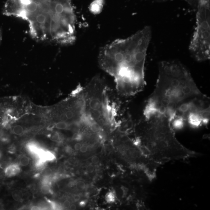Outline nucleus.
Returning <instances> with one entry per match:
<instances>
[{
    "mask_svg": "<svg viewBox=\"0 0 210 210\" xmlns=\"http://www.w3.org/2000/svg\"><path fill=\"white\" fill-rule=\"evenodd\" d=\"M151 36V28L146 26L130 37L115 40L100 50L99 66L113 77L120 95L134 96L144 88L145 65Z\"/></svg>",
    "mask_w": 210,
    "mask_h": 210,
    "instance_id": "f257e3e1",
    "label": "nucleus"
},
{
    "mask_svg": "<svg viewBox=\"0 0 210 210\" xmlns=\"http://www.w3.org/2000/svg\"><path fill=\"white\" fill-rule=\"evenodd\" d=\"M14 17L28 23L33 38L67 45L76 39V16L70 0H11Z\"/></svg>",
    "mask_w": 210,
    "mask_h": 210,
    "instance_id": "f03ea898",
    "label": "nucleus"
},
{
    "mask_svg": "<svg viewBox=\"0 0 210 210\" xmlns=\"http://www.w3.org/2000/svg\"><path fill=\"white\" fill-rule=\"evenodd\" d=\"M202 94L189 70L181 63L162 61L159 63L155 88L147 101L144 116L164 115L171 122L181 104Z\"/></svg>",
    "mask_w": 210,
    "mask_h": 210,
    "instance_id": "7ed1b4c3",
    "label": "nucleus"
},
{
    "mask_svg": "<svg viewBox=\"0 0 210 210\" xmlns=\"http://www.w3.org/2000/svg\"><path fill=\"white\" fill-rule=\"evenodd\" d=\"M138 131L135 139L141 150L158 165L199 155L187 149L178 141L171 120L164 115L144 116L139 124Z\"/></svg>",
    "mask_w": 210,
    "mask_h": 210,
    "instance_id": "20e7f679",
    "label": "nucleus"
},
{
    "mask_svg": "<svg viewBox=\"0 0 210 210\" xmlns=\"http://www.w3.org/2000/svg\"><path fill=\"white\" fill-rule=\"evenodd\" d=\"M107 87L99 76L94 77L83 88L85 115L102 129L113 131L117 127L116 110L110 104Z\"/></svg>",
    "mask_w": 210,
    "mask_h": 210,
    "instance_id": "39448f33",
    "label": "nucleus"
},
{
    "mask_svg": "<svg viewBox=\"0 0 210 210\" xmlns=\"http://www.w3.org/2000/svg\"><path fill=\"white\" fill-rule=\"evenodd\" d=\"M196 26L189 46L191 54L197 61L208 60L210 57V10L209 0H200Z\"/></svg>",
    "mask_w": 210,
    "mask_h": 210,
    "instance_id": "423d86ee",
    "label": "nucleus"
},
{
    "mask_svg": "<svg viewBox=\"0 0 210 210\" xmlns=\"http://www.w3.org/2000/svg\"><path fill=\"white\" fill-rule=\"evenodd\" d=\"M180 117L186 124L198 127L207 124L210 119V101L202 94L184 102L178 107L174 117Z\"/></svg>",
    "mask_w": 210,
    "mask_h": 210,
    "instance_id": "0eeeda50",
    "label": "nucleus"
},
{
    "mask_svg": "<svg viewBox=\"0 0 210 210\" xmlns=\"http://www.w3.org/2000/svg\"><path fill=\"white\" fill-rule=\"evenodd\" d=\"M20 171V167L17 165H10L5 169V173L7 176L11 177L14 176L19 173Z\"/></svg>",
    "mask_w": 210,
    "mask_h": 210,
    "instance_id": "6e6552de",
    "label": "nucleus"
},
{
    "mask_svg": "<svg viewBox=\"0 0 210 210\" xmlns=\"http://www.w3.org/2000/svg\"><path fill=\"white\" fill-rule=\"evenodd\" d=\"M105 199L108 203L114 202L116 200V195L114 191H111L106 195Z\"/></svg>",
    "mask_w": 210,
    "mask_h": 210,
    "instance_id": "1a4fd4ad",
    "label": "nucleus"
},
{
    "mask_svg": "<svg viewBox=\"0 0 210 210\" xmlns=\"http://www.w3.org/2000/svg\"><path fill=\"white\" fill-rule=\"evenodd\" d=\"M41 156L44 159L47 160H53L55 158L54 155L50 152H43Z\"/></svg>",
    "mask_w": 210,
    "mask_h": 210,
    "instance_id": "9d476101",
    "label": "nucleus"
},
{
    "mask_svg": "<svg viewBox=\"0 0 210 210\" xmlns=\"http://www.w3.org/2000/svg\"><path fill=\"white\" fill-rule=\"evenodd\" d=\"M68 124L67 122H59L55 124V127L59 129H66L68 127Z\"/></svg>",
    "mask_w": 210,
    "mask_h": 210,
    "instance_id": "9b49d317",
    "label": "nucleus"
},
{
    "mask_svg": "<svg viewBox=\"0 0 210 210\" xmlns=\"http://www.w3.org/2000/svg\"><path fill=\"white\" fill-rule=\"evenodd\" d=\"M23 128L20 125H16L12 129V132L16 135H19L23 133Z\"/></svg>",
    "mask_w": 210,
    "mask_h": 210,
    "instance_id": "f8f14e48",
    "label": "nucleus"
},
{
    "mask_svg": "<svg viewBox=\"0 0 210 210\" xmlns=\"http://www.w3.org/2000/svg\"><path fill=\"white\" fill-rule=\"evenodd\" d=\"M76 187L77 190L83 191L86 188V185L85 182L82 181H78L76 183Z\"/></svg>",
    "mask_w": 210,
    "mask_h": 210,
    "instance_id": "ddd939ff",
    "label": "nucleus"
},
{
    "mask_svg": "<svg viewBox=\"0 0 210 210\" xmlns=\"http://www.w3.org/2000/svg\"><path fill=\"white\" fill-rule=\"evenodd\" d=\"M29 158L26 156H23L20 160V164L22 166H27L29 164Z\"/></svg>",
    "mask_w": 210,
    "mask_h": 210,
    "instance_id": "4468645a",
    "label": "nucleus"
},
{
    "mask_svg": "<svg viewBox=\"0 0 210 210\" xmlns=\"http://www.w3.org/2000/svg\"><path fill=\"white\" fill-rule=\"evenodd\" d=\"M51 172H52V171H51V169L49 168H46L42 171L41 173L43 176L48 177L50 176L51 174Z\"/></svg>",
    "mask_w": 210,
    "mask_h": 210,
    "instance_id": "2eb2a0df",
    "label": "nucleus"
},
{
    "mask_svg": "<svg viewBox=\"0 0 210 210\" xmlns=\"http://www.w3.org/2000/svg\"><path fill=\"white\" fill-rule=\"evenodd\" d=\"M50 139L53 141H58L60 139V135L57 132H53L50 136Z\"/></svg>",
    "mask_w": 210,
    "mask_h": 210,
    "instance_id": "dca6fc26",
    "label": "nucleus"
},
{
    "mask_svg": "<svg viewBox=\"0 0 210 210\" xmlns=\"http://www.w3.org/2000/svg\"><path fill=\"white\" fill-rule=\"evenodd\" d=\"M41 190L42 192L43 193L46 194L49 193L50 192V187L47 185H44L41 187Z\"/></svg>",
    "mask_w": 210,
    "mask_h": 210,
    "instance_id": "f3484780",
    "label": "nucleus"
},
{
    "mask_svg": "<svg viewBox=\"0 0 210 210\" xmlns=\"http://www.w3.org/2000/svg\"><path fill=\"white\" fill-rule=\"evenodd\" d=\"M86 170L87 172H88L92 173L94 171V166L92 165H89L87 166Z\"/></svg>",
    "mask_w": 210,
    "mask_h": 210,
    "instance_id": "a211bd4d",
    "label": "nucleus"
},
{
    "mask_svg": "<svg viewBox=\"0 0 210 210\" xmlns=\"http://www.w3.org/2000/svg\"><path fill=\"white\" fill-rule=\"evenodd\" d=\"M91 160H92V162L93 164H96L99 163L100 159H99V158L98 156H94L92 158Z\"/></svg>",
    "mask_w": 210,
    "mask_h": 210,
    "instance_id": "6ab92c4d",
    "label": "nucleus"
},
{
    "mask_svg": "<svg viewBox=\"0 0 210 210\" xmlns=\"http://www.w3.org/2000/svg\"><path fill=\"white\" fill-rule=\"evenodd\" d=\"M70 202L68 200H66L64 202V204H63V206L65 208L67 209L68 208H69L70 206Z\"/></svg>",
    "mask_w": 210,
    "mask_h": 210,
    "instance_id": "aec40b11",
    "label": "nucleus"
},
{
    "mask_svg": "<svg viewBox=\"0 0 210 210\" xmlns=\"http://www.w3.org/2000/svg\"><path fill=\"white\" fill-rule=\"evenodd\" d=\"M80 151L82 153H85L88 150V147L85 145H83L81 147L80 149Z\"/></svg>",
    "mask_w": 210,
    "mask_h": 210,
    "instance_id": "412c9836",
    "label": "nucleus"
},
{
    "mask_svg": "<svg viewBox=\"0 0 210 210\" xmlns=\"http://www.w3.org/2000/svg\"><path fill=\"white\" fill-rule=\"evenodd\" d=\"M82 146V145L81 144L79 143H76L75 145V148L76 150H79L80 149Z\"/></svg>",
    "mask_w": 210,
    "mask_h": 210,
    "instance_id": "4be33fe9",
    "label": "nucleus"
},
{
    "mask_svg": "<svg viewBox=\"0 0 210 210\" xmlns=\"http://www.w3.org/2000/svg\"><path fill=\"white\" fill-rule=\"evenodd\" d=\"M66 151L67 153H71L73 152V149L72 148H71V147L69 146H67L66 148Z\"/></svg>",
    "mask_w": 210,
    "mask_h": 210,
    "instance_id": "5701e85b",
    "label": "nucleus"
},
{
    "mask_svg": "<svg viewBox=\"0 0 210 210\" xmlns=\"http://www.w3.org/2000/svg\"><path fill=\"white\" fill-rule=\"evenodd\" d=\"M80 198V196L78 195H75V197H74V200H75V201H76L79 200Z\"/></svg>",
    "mask_w": 210,
    "mask_h": 210,
    "instance_id": "b1692460",
    "label": "nucleus"
},
{
    "mask_svg": "<svg viewBox=\"0 0 210 210\" xmlns=\"http://www.w3.org/2000/svg\"><path fill=\"white\" fill-rule=\"evenodd\" d=\"M70 209L71 210H75L76 208V206L74 204H73L70 206Z\"/></svg>",
    "mask_w": 210,
    "mask_h": 210,
    "instance_id": "393cba45",
    "label": "nucleus"
},
{
    "mask_svg": "<svg viewBox=\"0 0 210 210\" xmlns=\"http://www.w3.org/2000/svg\"><path fill=\"white\" fill-rule=\"evenodd\" d=\"M86 202L85 201H83L81 202L80 203V205L81 206H84L86 205Z\"/></svg>",
    "mask_w": 210,
    "mask_h": 210,
    "instance_id": "a878e982",
    "label": "nucleus"
},
{
    "mask_svg": "<svg viewBox=\"0 0 210 210\" xmlns=\"http://www.w3.org/2000/svg\"><path fill=\"white\" fill-rule=\"evenodd\" d=\"M31 209L33 210H38L39 209V208L37 206H33Z\"/></svg>",
    "mask_w": 210,
    "mask_h": 210,
    "instance_id": "bb28decb",
    "label": "nucleus"
},
{
    "mask_svg": "<svg viewBox=\"0 0 210 210\" xmlns=\"http://www.w3.org/2000/svg\"><path fill=\"white\" fill-rule=\"evenodd\" d=\"M2 39V33L1 31V30L0 29V43L1 42Z\"/></svg>",
    "mask_w": 210,
    "mask_h": 210,
    "instance_id": "cd10ccee",
    "label": "nucleus"
}]
</instances>
